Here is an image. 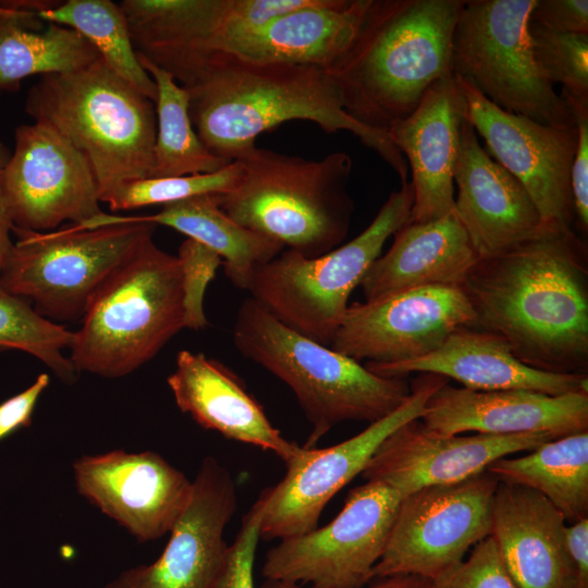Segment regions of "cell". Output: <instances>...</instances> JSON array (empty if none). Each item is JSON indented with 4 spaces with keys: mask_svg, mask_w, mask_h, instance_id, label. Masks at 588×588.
Masks as SVG:
<instances>
[{
    "mask_svg": "<svg viewBox=\"0 0 588 588\" xmlns=\"http://www.w3.org/2000/svg\"><path fill=\"white\" fill-rule=\"evenodd\" d=\"M461 286L475 314L470 328L502 339L535 369L588 375L587 245L572 228L543 225L479 258Z\"/></svg>",
    "mask_w": 588,
    "mask_h": 588,
    "instance_id": "6da1fadb",
    "label": "cell"
},
{
    "mask_svg": "<svg viewBox=\"0 0 588 588\" xmlns=\"http://www.w3.org/2000/svg\"><path fill=\"white\" fill-rule=\"evenodd\" d=\"M189 98V117L207 150L231 163L256 146V138L284 122H314L327 133L347 131L408 182V166L384 131L354 120L323 69L257 62L215 51L176 81Z\"/></svg>",
    "mask_w": 588,
    "mask_h": 588,
    "instance_id": "7a4b0ae2",
    "label": "cell"
},
{
    "mask_svg": "<svg viewBox=\"0 0 588 588\" xmlns=\"http://www.w3.org/2000/svg\"><path fill=\"white\" fill-rule=\"evenodd\" d=\"M464 0H369L358 29L328 70L347 114L384 131L409 115L451 74L452 38Z\"/></svg>",
    "mask_w": 588,
    "mask_h": 588,
    "instance_id": "3957f363",
    "label": "cell"
},
{
    "mask_svg": "<svg viewBox=\"0 0 588 588\" xmlns=\"http://www.w3.org/2000/svg\"><path fill=\"white\" fill-rule=\"evenodd\" d=\"M25 111L88 159L100 201L124 183L152 175L155 102L100 59L84 69L39 76Z\"/></svg>",
    "mask_w": 588,
    "mask_h": 588,
    "instance_id": "277c9868",
    "label": "cell"
},
{
    "mask_svg": "<svg viewBox=\"0 0 588 588\" xmlns=\"http://www.w3.org/2000/svg\"><path fill=\"white\" fill-rule=\"evenodd\" d=\"M235 161L242 167L238 182L218 194L232 220L308 258L346 237L354 211L348 154L314 160L254 146Z\"/></svg>",
    "mask_w": 588,
    "mask_h": 588,
    "instance_id": "5b68a950",
    "label": "cell"
},
{
    "mask_svg": "<svg viewBox=\"0 0 588 588\" xmlns=\"http://www.w3.org/2000/svg\"><path fill=\"white\" fill-rule=\"evenodd\" d=\"M232 338L241 355L283 381L313 429L303 448L346 420L375 422L409 396L404 378L378 376L348 356L290 329L254 298L242 302Z\"/></svg>",
    "mask_w": 588,
    "mask_h": 588,
    "instance_id": "8992f818",
    "label": "cell"
},
{
    "mask_svg": "<svg viewBox=\"0 0 588 588\" xmlns=\"http://www.w3.org/2000/svg\"><path fill=\"white\" fill-rule=\"evenodd\" d=\"M184 329L182 271L152 235L103 282L74 332L70 360L77 372L126 376Z\"/></svg>",
    "mask_w": 588,
    "mask_h": 588,
    "instance_id": "52a82bcc",
    "label": "cell"
},
{
    "mask_svg": "<svg viewBox=\"0 0 588 588\" xmlns=\"http://www.w3.org/2000/svg\"><path fill=\"white\" fill-rule=\"evenodd\" d=\"M82 226L13 229L17 241L0 270L2 286L52 321L83 318L98 289L156 224L102 211Z\"/></svg>",
    "mask_w": 588,
    "mask_h": 588,
    "instance_id": "ba28073f",
    "label": "cell"
},
{
    "mask_svg": "<svg viewBox=\"0 0 588 588\" xmlns=\"http://www.w3.org/2000/svg\"><path fill=\"white\" fill-rule=\"evenodd\" d=\"M413 203L414 188L408 181L346 244L314 258L284 248L255 270L248 287L252 298L290 329L330 346L352 292L387 240L408 221Z\"/></svg>",
    "mask_w": 588,
    "mask_h": 588,
    "instance_id": "9c48e42d",
    "label": "cell"
},
{
    "mask_svg": "<svg viewBox=\"0 0 588 588\" xmlns=\"http://www.w3.org/2000/svg\"><path fill=\"white\" fill-rule=\"evenodd\" d=\"M537 0H464L452 38L451 72L510 113L575 125L534 59L528 26Z\"/></svg>",
    "mask_w": 588,
    "mask_h": 588,
    "instance_id": "30bf717a",
    "label": "cell"
},
{
    "mask_svg": "<svg viewBox=\"0 0 588 588\" xmlns=\"http://www.w3.org/2000/svg\"><path fill=\"white\" fill-rule=\"evenodd\" d=\"M379 481L350 491L340 513L326 526L280 540L262 564L268 580L319 588H363L372 580L401 502Z\"/></svg>",
    "mask_w": 588,
    "mask_h": 588,
    "instance_id": "8fae6325",
    "label": "cell"
},
{
    "mask_svg": "<svg viewBox=\"0 0 588 588\" xmlns=\"http://www.w3.org/2000/svg\"><path fill=\"white\" fill-rule=\"evenodd\" d=\"M499 482L486 470L402 498L372 580L395 575L431 580L464 560L470 548L491 534Z\"/></svg>",
    "mask_w": 588,
    "mask_h": 588,
    "instance_id": "7c38bea8",
    "label": "cell"
},
{
    "mask_svg": "<svg viewBox=\"0 0 588 588\" xmlns=\"http://www.w3.org/2000/svg\"><path fill=\"white\" fill-rule=\"evenodd\" d=\"M448 379L422 373L411 385L408 399L394 412L354 437L323 449H305L286 464V473L273 487L262 490L265 510L260 539L283 540L318 527L328 502L355 476L362 474L380 444L404 424L420 418L428 399Z\"/></svg>",
    "mask_w": 588,
    "mask_h": 588,
    "instance_id": "4fadbf2b",
    "label": "cell"
},
{
    "mask_svg": "<svg viewBox=\"0 0 588 588\" xmlns=\"http://www.w3.org/2000/svg\"><path fill=\"white\" fill-rule=\"evenodd\" d=\"M3 194L13 229L23 231L48 232L63 222L81 224L102 212L86 156L39 122L15 128Z\"/></svg>",
    "mask_w": 588,
    "mask_h": 588,
    "instance_id": "5bb4252c",
    "label": "cell"
},
{
    "mask_svg": "<svg viewBox=\"0 0 588 588\" xmlns=\"http://www.w3.org/2000/svg\"><path fill=\"white\" fill-rule=\"evenodd\" d=\"M474 320L462 286L412 287L350 305L330 347L357 362L403 363L433 352Z\"/></svg>",
    "mask_w": 588,
    "mask_h": 588,
    "instance_id": "9a60e30c",
    "label": "cell"
},
{
    "mask_svg": "<svg viewBox=\"0 0 588 588\" xmlns=\"http://www.w3.org/2000/svg\"><path fill=\"white\" fill-rule=\"evenodd\" d=\"M455 77L465 100V118L483 139L487 154L519 181L544 225L572 228L571 168L577 148L576 125L558 127L510 113L470 83Z\"/></svg>",
    "mask_w": 588,
    "mask_h": 588,
    "instance_id": "2e32d148",
    "label": "cell"
},
{
    "mask_svg": "<svg viewBox=\"0 0 588 588\" xmlns=\"http://www.w3.org/2000/svg\"><path fill=\"white\" fill-rule=\"evenodd\" d=\"M73 475L78 493L139 541L169 534L193 491V480L154 451L84 455Z\"/></svg>",
    "mask_w": 588,
    "mask_h": 588,
    "instance_id": "e0dca14e",
    "label": "cell"
},
{
    "mask_svg": "<svg viewBox=\"0 0 588 588\" xmlns=\"http://www.w3.org/2000/svg\"><path fill=\"white\" fill-rule=\"evenodd\" d=\"M237 507L231 473L215 457L203 460L191 500L159 558L128 568L103 588H212L223 564L226 525Z\"/></svg>",
    "mask_w": 588,
    "mask_h": 588,
    "instance_id": "ac0fdd59",
    "label": "cell"
},
{
    "mask_svg": "<svg viewBox=\"0 0 588 588\" xmlns=\"http://www.w3.org/2000/svg\"><path fill=\"white\" fill-rule=\"evenodd\" d=\"M553 439L550 433L444 436L427 429L418 418L393 431L360 475L405 498L426 487L460 482L502 457L529 452Z\"/></svg>",
    "mask_w": 588,
    "mask_h": 588,
    "instance_id": "d6986e66",
    "label": "cell"
},
{
    "mask_svg": "<svg viewBox=\"0 0 588 588\" xmlns=\"http://www.w3.org/2000/svg\"><path fill=\"white\" fill-rule=\"evenodd\" d=\"M424 426L444 436L473 431L510 436L550 433L556 438L588 431V392L549 395L513 389L475 391L448 383L428 399Z\"/></svg>",
    "mask_w": 588,
    "mask_h": 588,
    "instance_id": "ffe728a7",
    "label": "cell"
},
{
    "mask_svg": "<svg viewBox=\"0 0 588 588\" xmlns=\"http://www.w3.org/2000/svg\"><path fill=\"white\" fill-rule=\"evenodd\" d=\"M465 100L451 73L429 86L415 110L387 130L406 159L414 203L409 223H425L454 210V168Z\"/></svg>",
    "mask_w": 588,
    "mask_h": 588,
    "instance_id": "44dd1931",
    "label": "cell"
},
{
    "mask_svg": "<svg viewBox=\"0 0 588 588\" xmlns=\"http://www.w3.org/2000/svg\"><path fill=\"white\" fill-rule=\"evenodd\" d=\"M453 177L454 212L479 258L509 250L544 225L524 186L480 146L466 118Z\"/></svg>",
    "mask_w": 588,
    "mask_h": 588,
    "instance_id": "7402d4cb",
    "label": "cell"
},
{
    "mask_svg": "<svg viewBox=\"0 0 588 588\" xmlns=\"http://www.w3.org/2000/svg\"><path fill=\"white\" fill-rule=\"evenodd\" d=\"M565 522L539 492L499 482L490 536L517 588H576Z\"/></svg>",
    "mask_w": 588,
    "mask_h": 588,
    "instance_id": "603a6c76",
    "label": "cell"
},
{
    "mask_svg": "<svg viewBox=\"0 0 588 588\" xmlns=\"http://www.w3.org/2000/svg\"><path fill=\"white\" fill-rule=\"evenodd\" d=\"M167 382L179 409L203 428L270 451L285 465L302 454L303 446L282 436L242 381L220 362L182 350Z\"/></svg>",
    "mask_w": 588,
    "mask_h": 588,
    "instance_id": "cb8c5ba5",
    "label": "cell"
},
{
    "mask_svg": "<svg viewBox=\"0 0 588 588\" xmlns=\"http://www.w3.org/2000/svg\"><path fill=\"white\" fill-rule=\"evenodd\" d=\"M365 366L387 378L434 373L475 391L522 389L549 395L588 392V375L554 373L529 367L514 356L502 339L470 327L455 330L437 350L422 357Z\"/></svg>",
    "mask_w": 588,
    "mask_h": 588,
    "instance_id": "d4e9b609",
    "label": "cell"
},
{
    "mask_svg": "<svg viewBox=\"0 0 588 588\" xmlns=\"http://www.w3.org/2000/svg\"><path fill=\"white\" fill-rule=\"evenodd\" d=\"M137 57L176 79L230 36L231 0H123Z\"/></svg>",
    "mask_w": 588,
    "mask_h": 588,
    "instance_id": "484cf974",
    "label": "cell"
},
{
    "mask_svg": "<svg viewBox=\"0 0 588 588\" xmlns=\"http://www.w3.org/2000/svg\"><path fill=\"white\" fill-rule=\"evenodd\" d=\"M368 4L369 0H313L231 39L220 51L328 71L352 42Z\"/></svg>",
    "mask_w": 588,
    "mask_h": 588,
    "instance_id": "4316f807",
    "label": "cell"
},
{
    "mask_svg": "<svg viewBox=\"0 0 588 588\" xmlns=\"http://www.w3.org/2000/svg\"><path fill=\"white\" fill-rule=\"evenodd\" d=\"M393 235L360 283L365 301L412 287L461 286L479 259L454 210L430 222H406Z\"/></svg>",
    "mask_w": 588,
    "mask_h": 588,
    "instance_id": "83f0119b",
    "label": "cell"
},
{
    "mask_svg": "<svg viewBox=\"0 0 588 588\" xmlns=\"http://www.w3.org/2000/svg\"><path fill=\"white\" fill-rule=\"evenodd\" d=\"M50 1H0V96L34 75L68 73L100 60L76 30L46 23L37 12Z\"/></svg>",
    "mask_w": 588,
    "mask_h": 588,
    "instance_id": "f1b7e54d",
    "label": "cell"
},
{
    "mask_svg": "<svg viewBox=\"0 0 588 588\" xmlns=\"http://www.w3.org/2000/svg\"><path fill=\"white\" fill-rule=\"evenodd\" d=\"M131 221L161 224L216 252L233 285L248 290L257 267L278 256L284 246L232 220L219 206L218 194L199 195L164 205L148 216H124Z\"/></svg>",
    "mask_w": 588,
    "mask_h": 588,
    "instance_id": "f546056e",
    "label": "cell"
},
{
    "mask_svg": "<svg viewBox=\"0 0 588 588\" xmlns=\"http://www.w3.org/2000/svg\"><path fill=\"white\" fill-rule=\"evenodd\" d=\"M518 457H502L488 471L499 481L542 494L565 517L588 518V431L550 440Z\"/></svg>",
    "mask_w": 588,
    "mask_h": 588,
    "instance_id": "4dcf8cb0",
    "label": "cell"
},
{
    "mask_svg": "<svg viewBox=\"0 0 588 588\" xmlns=\"http://www.w3.org/2000/svg\"><path fill=\"white\" fill-rule=\"evenodd\" d=\"M37 14L46 23L76 30L97 50L112 72L156 101V84L139 63L119 3L111 0L54 1Z\"/></svg>",
    "mask_w": 588,
    "mask_h": 588,
    "instance_id": "1f68e13d",
    "label": "cell"
},
{
    "mask_svg": "<svg viewBox=\"0 0 588 588\" xmlns=\"http://www.w3.org/2000/svg\"><path fill=\"white\" fill-rule=\"evenodd\" d=\"M138 60L157 87V132L151 177L212 173L228 166L210 154L196 134L188 112L186 89L168 72L143 58L138 57Z\"/></svg>",
    "mask_w": 588,
    "mask_h": 588,
    "instance_id": "d6a6232c",
    "label": "cell"
},
{
    "mask_svg": "<svg viewBox=\"0 0 588 588\" xmlns=\"http://www.w3.org/2000/svg\"><path fill=\"white\" fill-rule=\"evenodd\" d=\"M74 332L41 316L26 299L8 292L0 282V347L26 352L48 366L64 383H73L77 371L63 355Z\"/></svg>",
    "mask_w": 588,
    "mask_h": 588,
    "instance_id": "836d02e7",
    "label": "cell"
},
{
    "mask_svg": "<svg viewBox=\"0 0 588 588\" xmlns=\"http://www.w3.org/2000/svg\"><path fill=\"white\" fill-rule=\"evenodd\" d=\"M241 173L240 162L233 161L212 173L132 181L115 188L101 203L108 204L112 211H121L164 206L199 195L224 194L236 185Z\"/></svg>",
    "mask_w": 588,
    "mask_h": 588,
    "instance_id": "e575fe53",
    "label": "cell"
},
{
    "mask_svg": "<svg viewBox=\"0 0 588 588\" xmlns=\"http://www.w3.org/2000/svg\"><path fill=\"white\" fill-rule=\"evenodd\" d=\"M528 33L542 76L562 85L561 97L588 102V34L561 33L534 21Z\"/></svg>",
    "mask_w": 588,
    "mask_h": 588,
    "instance_id": "d590c367",
    "label": "cell"
},
{
    "mask_svg": "<svg viewBox=\"0 0 588 588\" xmlns=\"http://www.w3.org/2000/svg\"><path fill=\"white\" fill-rule=\"evenodd\" d=\"M176 257L182 271L184 328L204 329L208 323L204 310L205 292L222 259L216 252L192 238L180 245Z\"/></svg>",
    "mask_w": 588,
    "mask_h": 588,
    "instance_id": "8d00e7d4",
    "label": "cell"
},
{
    "mask_svg": "<svg viewBox=\"0 0 588 588\" xmlns=\"http://www.w3.org/2000/svg\"><path fill=\"white\" fill-rule=\"evenodd\" d=\"M431 588H517L494 539L488 536L469 555L430 580Z\"/></svg>",
    "mask_w": 588,
    "mask_h": 588,
    "instance_id": "74e56055",
    "label": "cell"
},
{
    "mask_svg": "<svg viewBox=\"0 0 588 588\" xmlns=\"http://www.w3.org/2000/svg\"><path fill=\"white\" fill-rule=\"evenodd\" d=\"M265 504V494L261 492L244 515L235 540L228 546L223 564L212 588H256L254 564Z\"/></svg>",
    "mask_w": 588,
    "mask_h": 588,
    "instance_id": "f35d334b",
    "label": "cell"
},
{
    "mask_svg": "<svg viewBox=\"0 0 588 588\" xmlns=\"http://www.w3.org/2000/svg\"><path fill=\"white\" fill-rule=\"evenodd\" d=\"M562 99L569 108L577 128V148L571 168V192L576 225L586 234L588 231V102Z\"/></svg>",
    "mask_w": 588,
    "mask_h": 588,
    "instance_id": "ab89813d",
    "label": "cell"
},
{
    "mask_svg": "<svg viewBox=\"0 0 588 588\" xmlns=\"http://www.w3.org/2000/svg\"><path fill=\"white\" fill-rule=\"evenodd\" d=\"M530 21L561 33L588 34V1L537 0Z\"/></svg>",
    "mask_w": 588,
    "mask_h": 588,
    "instance_id": "60d3db41",
    "label": "cell"
},
{
    "mask_svg": "<svg viewBox=\"0 0 588 588\" xmlns=\"http://www.w3.org/2000/svg\"><path fill=\"white\" fill-rule=\"evenodd\" d=\"M49 382V375L40 373L27 389L0 404V440L30 426L36 403Z\"/></svg>",
    "mask_w": 588,
    "mask_h": 588,
    "instance_id": "b9f144b4",
    "label": "cell"
},
{
    "mask_svg": "<svg viewBox=\"0 0 588 588\" xmlns=\"http://www.w3.org/2000/svg\"><path fill=\"white\" fill-rule=\"evenodd\" d=\"M565 537L575 571L576 588H588V518L566 526Z\"/></svg>",
    "mask_w": 588,
    "mask_h": 588,
    "instance_id": "7bdbcfd3",
    "label": "cell"
},
{
    "mask_svg": "<svg viewBox=\"0 0 588 588\" xmlns=\"http://www.w3.org/2000/svg\"><path fill=\"white\" fill-rule=\"evenodd\" d=\"M10 156L11 150L0 140V270L4 266L13 246L10 236L13 225L7 211L3 194V175Z\"/></svg>",
    "mask_w": 588,
    "mask_h": 588,
    "instance_id": "ee69618b",
    "label": "cell"
},
{
    "mask_svg": "<svg viewBox=\"0 0 588 588\" xmlns=\"http://www.w3.org/2000/svg\"><path fill=\"white\" fill-rule=\"evenodd\" d=\"M367 588H431L430 580L415 575H395L375 579ZM260 588H319L266 579Z\"/></svg>",
    "mask_w": 588,
    "mask_h": 588,
    "instance_id": "f6af8a7d",
    "label": "cell"
}]
</instances>
